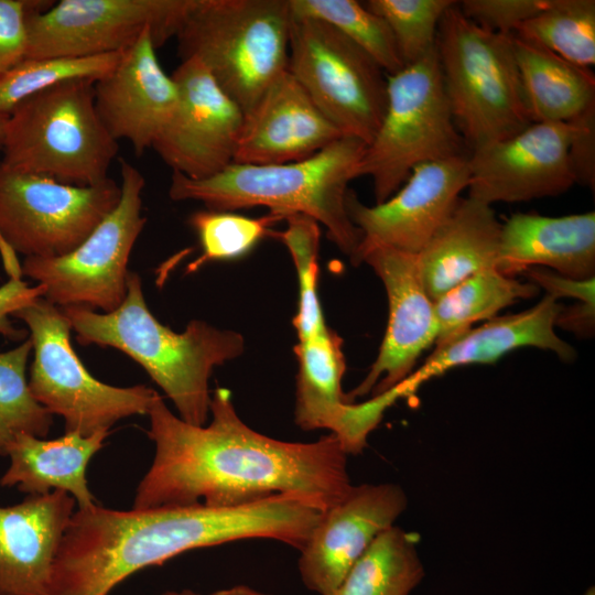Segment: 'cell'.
Masks as SVG:
<instances>
[{
    "label": "cell",
    "instance_id": "cell-1",
    "mask_svg": "<svg viewBox=\"0 0 595 595\" xmlns=\"http://www.w3.org/2000/svg\"><path fill=\"white\" fill-rule=\"evenodd\" d=\"M209 414L208 424L193 425L161 396L155 399L147 431L154 456L137 487L134 509L230 508L291 495L325 511L351 488L348 455L332 433L307 443L261 434L240 419L225 388L212 393Z\"/></svg>",
    "mask_w": 595,
    "mask_h": 595
},
{
    "label": "cell",
    "instance_id": "cell-2",
    "mask_svg": "<svg viewBox=\"0 0 595 595\" xmlns=\"http://www.w3.org/2000/svg\"><path fill=\"white\" fill-rule=\"evenodd\" d=\"M322 513L306 499L291 495L230 508L203 504L77 508L54 561L51 595H108L143 569L232 541L269 539L300 551Z\"/></svg>",
    "mask_w": 595,
    "mask_h": 595
},
{
    "label": "cell",
    "instance_id": "cell-3",
    "mask_svg": "<svg viewBox=\"0 0 595 595\" xmlns=\"http://www.w3.org/2000/svg\"><path fill=\"white\" fill-rule=\"evenodd\" d=\"M80 345L121 350L138 363L174 403L178 416L193 425L206 424L212 393L209 378L217 366L239 357L245 338L204 321H191L176 333L150 312L139 274L129 271L127 294L109 313L80 306L61 309Z\"/></svg>",
    "mask_w": 595,
    "mask_h": 595
},
{
    "label": "cell",
    "instance_id": "cell-4",
    "mask_svg": "<svg viewBox=\"0 0 595 595\" xmlns=\"http://www.w3.org/2000/svg\"><path fill=\"white\" fill-rule=\"evenodd\" d=\"M366 147L355 137L343 136L296 162H232L203 180L172 171L169 196L175 202H201L219 212L264 206L284 217L309 216L326 227L331 241L355 263L363 234L350 220L345 201L349 182L359 176Z\"/></svg>",
    "mask_w": 595,
    "mask_h": 595
},
{
    "label": "cell",
    "instance_id": "cell-5",
    "mask_svg": "<svg viewBox=\"0 0 595 595\" xmlns=\"http://www.w3.org/2000/svg\"><path fill=\"white\" fill-rule=\"evenodd\" d=\"M290 21L289 0H194L178 55L198 60L246 117L286 72Z\"/></svg>",
    "mask_w": 595,
    "mask_h": 595
},
{
    "label": "cell",
    "instance_id": "cell-6",
    "mask_svg": "<svg viewBox=\"0 0 595 595\" xmlns=\"http://www.w3.org/2000/svg\"><path fill=\"white\" fill-rule=\"evenodd\" d=\"M436 52L455 126L470 151L532 123L512 34L480 26L456 1L439 24Z\"/></svg>",
    "mask_w": 595,
    "mask_h": 595
},
{
    "label": "cell",
    "instance_id": "cell-7",
    "mask_svg": "<svg viewBox=\"0 0 595 595\" xmlns=\"http://www.w3.org/2000/svg\"><path fill=\"white\" fill-rule=\"evenodd\" d=\"M94 83L66 82L20 102L9 115L1 162L76 186L108 180L119 145L97 113Z\"/></svg>",
    "mask_w": 595,
    "mask_h": 595
},
{
    "label": "cell",
    "instance_id": "cell-8",
    "mask_svg": "<svg viewBox=\"0 0 595 595\" xmlns=\"http://www.w3.org/2000/svg\"><path fill=\"white\" fill-rule=\"evenodd\" d=\"M445 94L436 47L387 75V106L367 144L359 176H370L376 204L392 196L423 163L465 155Z\"/></svg>",
    "mask_w": 595,
    "mask_h": 595
},
{
    "label": "cell",
    "instance_id": "cell-9",
    "mask_svg": "<svg viewBox=\"0 0 595 595\" xmlns=\"http://www.w3.org/2000/svg\"><path fill=\"white\" fill-rule=\"evenodd\" d=\"M11 316L25 323L32 342L31 393L52 415L63 418L65 432H109L125 418L148 414L160 396L144 385L115 387L90 375L71 344L68 318L43 296Z\"/></svg>",
    "mask_w": 595,
    "mask_h": 595
},
{
    "label": "cell",
    "instance_id": "cell-10",
    "mask_svg": "<svg viewBox=\"0 0 595 595\" xmlns=\"http://www.w3.org/2000/svg\"><path fill=\"white\" fill-rule=\"evenodd\" d=\"M286 71L344 134L369 144L387 106V75L328 23L291 13Z\"/></svg>",
    "mask_w": 595,
    "mask_h": 595
},
{
    "label": "cell",
    "instance_id": "cell-11",
    "mask_svg": "<svg viewBox=\"0 0 595 595\" xmlns=\"http://www.w3.org/2000/svg\"><path fill=\"white\" fill-rule=\"evenodd\" d=\"M121 196L118 205L67 255L51 258L26 257L22 277L45 288L44 299L64 309L80 306L109 313L127 294L128 262L143 230L142 173L120 158Z\"/></svg>",
    "mask_w": 595,
    "mask_h": 595
},
{
    "label": "cell",
    "instance_id": "cell-12",
    "mask_svg": "<svg viewBox=\"0 0 595 595\" xmlns=\"http://www.w3.org/2000/svg\"><path fill=\"white\" fill-rule=\"evenodd\" d=\"M115 180L76 186L9 169L0 161V240L15 253H69L118 205Z\"/></svg>",
    "mask_w": 595,
    "mask_h": 595
},
{
    "label": "cell",
    "instance_id": "cell-13",
    "mask_svg": "<svg viewBox=\"0 0 595 595\" xmlns=\"http://www.w3.org/2000/svg\"><path fill=\"white\" fill-rule=\"evenodd\" d=\"M194 0H62L33 13L24 58L123 52L148 30L156 47L176 36Z\"/></svg>",
    "mask_w": 595,
    "mask_h": 595
},
{
    "label": "cell",
    "instance_id": "cell-14",
    "mask_svg": "<svg viewBox=\"0 0 595 595\" xmlns=\"http://www.w3.org/2000/svg\"><path fill=\"white\" fill-rule=\"evenodd\" d=\"M171 76L177 106L152 148L172 171L210 177L234 162L245 113L198 60L181 61Z\"/></svg>",
    "mask_w": 595,
    "mask_h": 595
},
{
    "label": "cell",
    "instance_id": "cell-15",
    "mask_svg": "<svg viewBox=\"0 0 595 595\" xmlns=\"http://www.w3.org/2000/svg\"><path fill=\"white\" fill-rule=\"evenodd\" d=\"M570 122H532L468 154V197L488 205L556 196L576 183Z\"/></svg>",
    "mask_w": 595,
    "mask_h": 595
},
{
    "label": "cell",
    "instance_id": "cell-16",
    "mask_svg": "<svg viewBox=\"0 0 595 595\" xmlns=\"http://www.w3.org/2000/svg\"><path fill=\"white\" fill-rule=\"evenodd\" d=\"M468 183L465 154L415 166L392 196L375 206L365 205L348 190L347 214L363 234L358 251L383 246L418 255L448 218Z\"/></svg>",
    "mask_w": 595,
    "mask_h": 595
},
{
    "label": "cell",
    "instance_id": "cell-17",
    "mask_svg": "<svg viewBox=\"0 0 595 595\" xmlns=\"http://www.w3.org/2000/svg\"><path fill=\"white\" fill-rule=\"evenodd\" d=\"M372 268L383 283L388 304V325L378 356L364 380L347 400L386 392L413 371L422 353L435 345L439 334L434 303L428 295L419 273L416 255L383 246L358 251L355 264Z\"/></svg>",
    "mask_w": 595,
    "mask_h": 595
},
{
    "label": "cell",
    "instance_id": "cell-18",
    "mask_svg": "<svg viewBox=\"0 0 595 595\" xmlns=\"http://www.w3.org/2000/svg\"><path fill=\"white\" fill-rule=\"evenodd\" d=\"M298 360L294 421L303 431L328 430L347 455L360 454L387 409L404 391L398 385L365 402L347 400L342 389L346 369L343 339L329 328L294 346Z\"/></svg>",
    "mask_w": 595,
    "mask_h": 595
},
{
    "label": "cell",
    "instance_id": "cell-19",
    "mask_svg": "<svg viewBox=\"0 0 595 595\" xmlns=\"http://www.w3.org/2000/svg\"><path fill=\"white\" fill-rule=\"evenodd\" d=\"M408 498L393 483L353 485L344 498L323 511L299 551L303 585L331 595L377 537L394 526Z\"/></svg>",
    "mask_w": 595,
    "mask_h": 595
},
{
    "label": "cell",
    "instance_id": "cell-20",
    "mask_svg": "<svg viewBox=\"0 0 595 595\" xmlns=\"http://www.w3.org/2000/svg\"><path fill=\"white\" fill-rule=\"evenodd\" d=\"M95 107L116 140H128L141 155L172 118L178 90L161 67L151 31L121 53L117 66L94 83Z\"/></svg>",
    "mask_w": 595,
    "mask_h": 595
},
{
    "label": "cell",
    "instance_id": "cell-21",
    "mask_svg": "<svg viewBox=\"0 0 595 595\" xmlns=\"http://www.w3.org/2000/svg\"><path fill=\"white\" fill-rule=\"evenodd\" d=\"M343 136L286 71L245 117L234 162L261 165L296 162Z\"/></svg>",
    "mask_w": 595,
    "mask_h": 595
},
{
    "label": "cell",
    "instance_id": "cell-22",
    "mask_svg": "<svg viewBox=\"0 0 595 595\" xmlns=\"http://www.w3.org/2000/svg\"><path fill=\"white\" fill-rule=\"evenodd\" d=\"M75 505L68 494L53 490L0 507V595H51L54 561Z\"/></svg>",
    "mask_w": 595,
    "mask_h": 595
},
{
    "label": "cell",
    "instance_id": "cell-23",
    "mask_svg": "<svg viewBox=\"0 0 595 595\" xmlns=\"http://www.w3.org/2000/svg\"><path fill=\"white\" fill-rule=\"evenodd\" d=\"M562 305L545 295L534 306L506 316H496L485 324L435 345L423 365L402 381L408 394L431 378L447 370L472 364H494L521 347H537L554 353L564 361L574 360V348L555 333Z\"/></svg>",
    "mask_w": 595,
    "mask_h": 595
},
{
    "label": "cell",
    "instance_id": "cell-24",
    "mask_svg": "<svg viewBox=\"0 0 595 595\" xmlns=\"http://www.w3.org/2000/svg\"><path fill=\"white\" fill-rule=\"evenodd\" d=\"M496 268L508 277L547 268L575 280L595 278V213L511 215L501 224Z\"/></svg>",
    "mask_w": 595,
    "mask_h": 595
},
{
    "label": "cell",
    "instance_id": "cell-25",
    "mask_svg": "<svg viewBox=\"0 0 595 595\" xmlns=\"http://www.w3.org/2000/svg\"><path fill=\"white\" fill-rule=\"evenodd\" d=\"M500 229L490 205L468 196L459 198L416 255L422 284L433 302L468 277L497 267Z\"/></svg>",
    "mask_w": 595,
    "mask_h": 595
},
{
    "label": "cell",
    "instance_id": "cell-26",
    "mask_svg": "<svg viewBox=\"0 0 595 595\" xmlns=\"http://www.w3.org/2000/svg\"><path fill=\"white\" fill-rule=\"evenodd\" d=\"M108 435L107 431L87 436L65 432L60 437L45 440L18 433L8 448L10 465L0 485L15 486L28 495L61 490L74 498L77 508L94 506L98 502L88 488L86 469Z\"/></svg>",
    "mask_w": 595,
    "mask_h": 595
},
{
    "label": "cell",
    "instance_id": "cell-27",
    "mask_svg": "<svg viewBox=\"0 0 595 595\" xmlns=\"http://www.w3.org/2000/svg\"><path fill=\"white\" fill-rule=\"evenodd\" d=\"M512 44L532 122H569L595 105L591 68L574 65L515 34Z\"/></svg>",
    "mask_w": 595,
    "mask_h": 595
},
{
    "label": "cell",
    "instance_id": "cell-28",
    "mask_svg": "<svg viewBox=\"0 0 595 595\" xmlns=\"http://www.w3.org/2000/svg\"><path fill=\"white\" fill-rule=\"evenodd\" d=\"M423 576L416 538L392 526L377 537L331 595H410Z\"/></svg>",
    "mask_w": 595,
    "mask_h": 595
},
{
    "label": "cell",
    "instance_id": "cell-29",
    "mask_svg": "<svg viewBox=\"0 0 595 595\" xmlns=\"http://www.w3.org/2000/svg\"><path fill=\"white\" fill-rule=\"evenodd\" d=\"M539 288L505 275L496 268L482 270L448 290L434 303L439 326L435 345L489 321L518 300L537 295Z\"/></svg>",
    "mask_w": 595,
    "mask_h": 595
},
{
    "label": "cell",
    "instance_id": "cell-30",
    "mask_svg": "<svg viewBox=\"0 0 595 595\" xmlns=\"http://www.w3.org/2000/svg\"><path fill=\"white\" fill-rule=\"evenodd\" d=\"M584 68L595 64V1L549 0L512 33Z\"/></svg>",
    "mask_w": 595,
    "mask_h": 595
},
{
    "label": "cell",
    "instance_id": "cell-31",
    "mask_svg": "<svg viewBox=\"0 0 595 595\" xmlns=\"http://www.w3.org/2000/svg\"><path fill=\"white\" fill-rule=\"evenodd\" d=\"M291 13L324 21L364 50L386 73L404 67L386 21L355 0H289Z\"/></svg>",
    "mask_w": 595,
    "mask_h": 595
},
{
    "label": "cell",
    "instance_id": "cell-32",
    "mask_svg": "<svg viewBox=\"0 0 595 595\" xmlns=\"http://www.w3.org/2000/svg\"><path fill=\"white\" fill-rule=\"evenodd\" d=\"M121 53L23 58L0 76V112L10 115L24 99L66 82H96L117 66Z\"/></svg>",
    "mask_w": 595,
    "mask_h": 595
},
{
    "label": "cell",
    "instance_id": "cell-33",
    "mask_svg": "<svg viewBox=\"0 0 595 595\" xmlns=\"http://www.w3.org/2000/svg\"><path fill=\"white\" fill-rule=\"evenodd\" d=\"M33 350L30 338L17 347L0 351V456L18 433L45 437L51 430L53 415L32 396L25 370Z\"/></svg>",
    "mask_w": 595,
    "mask_h": 595
},
{
    "label": "cell",
    "instance_id": "cell-34",
    "mask_svg": "<svg viewBox=\"0 0 595 595\" xmlns=\"http://www.w3.org/2000/svg\"><path fill=\"white\" fill-rule=\"evenodd\" d=\"M284 230L272 231L289 250L298 274L299 303L293 318L299 342L327 331L317 294L318 248L321 230L318 223L302 215H289Z\"/></svg>",
    "mask_w": 595,
    "mask_h": 595
},
{
    "label": "cell",
    "instance_id": "cell-35",
    "mask_svg": "<svg viewBox=\"0 0 595 595\" xmlns=\"http://www.w3.org/2000/svg\"><path fill=\"white\" fill-rule=\"evenodd\" d=\"M285 217L271 213L251 218L230 212L197 210L188 217L201 247V256L186 267V273L197 271L212 261L239 258L250 251L259 240L272 235L270 227Z\"/></svg>",
    "mask_w": 595,
    "mask_h": 595
},
{
    "label": "cell",
    "instance_id": "cell-36",
    "mask_svg": "<svg viewBox=\"0 0 595 595\" xmlns=\"http://www.w3.org/2000/svg\"><path fill=\"white\" fill-rule=\"evenodd\" d=\"M453 0H368L364 4L381 17L394 39L403 65L436 47L439 24Z\"/></svg>",
    "mask_w": 595,
    "mask_h": 595
},
{
    "label": "cell",
    "instance_id": "cell-37",
    "mask_svg": "<svg viewBox=\"0 0 595 595\" xmlns=\"http://www.w3.org/2000/svg\"><path fill=\"white\" fill-rule=\"evenodd\" d=\"M54 1L0 0V76L25 57L30 17Z\"/></svg>",
    "mask_w": 595,
    "mask_h": 595
},
{
    "label": "cell",
    "instance_id": "cell-38",
    "mask_svg": "<svg viewBox=\"0 0 595 595\" xmlns=\"http://www.w3.org/2000/svg\"><path fill=\"white\" fill-rule=\"evenodd\" d=\"M549 0H464L457 2L465 17L483 28L512 34L524 21L545 8Z\"/></svg>",
    "mask_w": 595,
    "mask_h": 595
},
{
    "label": "cell",
    "instance_id": "cell-39",
    "mask_svg": "<svg viewBox=\"0 0 595 595\" xmlns=\"http://www.w3.org/2000/svg\"><path fill=\"white\" fill-rule=\"evenodd\" d=\"M572 134L569 158L576 183L595 186V105L569 121Z\"/></svg>",
    "mask_w": 595,
    "mask_h": 595
},
{
    "label": "cell",
    "instance_id": "cell-40",
    "mask_svg": "<svg viewBox=\"0 0 595 595\" xmlns=\"http://www.w3.org/2000/svg\"><path fill=\"white\" fill-rule=\"evenodd\" d=\"M9 277V281L0 286V335L22 343L29 332L17 327L10 316L35 299L44 296L45 288L42 284L30 286L22 280L21 272H11Z\"/></svg>",
    "mask_w": 595,
    "mask_h": 595
},
{
    "label": "cell",
    "instance_id": "cell-41",
    "mask_svg": "<svg viewBox=\"0 0 595 595\" xmlns=\"http://www.w3.org/2000/svg\"><path fill=\"white\" fill-rule=\"evenodd\" d=\"M524 274L534 285L544 289L547 295L555 300L572 298L578 302L595 304V278L575 280L543 268H530Z\"/></svg>",
    "mask_w": 595,
    "mask_h": 595
},
{
    "label": "cell",
    "instance_id": "cell-42",
    "mask_svg": "<svg viewBox=\"0 0 595 595\" xmlns=\"http://www.w3.org/2000/svg\"><path fill=\"white\" fill-rule=\"evenodd\" d=\"M566 329L581 337H591L595 326V304L578 302L570 307H561L555 327Z\"/></svg>",
    "mask_w": 595,
    "mask_h": 595
},
{
    "label": "cell",
    "instance_id": "cell-43",
    "mask_svg": "<svg viewBox=\"0 0 595 595\" xmlns=\"http://www.w3.org/2000/svg\"><path fill=\"white\" fill-rule=\"evenodd\" d=\"M209 595H271L248 585H235L227 588L217 589Z\"/></svg>",
    "mask_w": 595,
    "mask_h": 595
},
{
    "label": "cell",
    "instance_id": "cell-44",
    "mask_svg": "<svg viewBox=\"0 0 595 595\" xmlns=\"http://www.w3.org/2000/svg\"><path fill=\"white\" fill-rule=\"evenodd\" d=\"M8 119H9L8 113L0 112V152H2V148H3Z\"/></svg>",
    "mask_w": 595,
    "mask_h": 595
},
{
    "label": "cell",
    "instance_id": "cell-45",
    "mask_svg": "<svg viewBox=\"0 0 595 595\" xmlns=\"http://www.w3.org/2000/svg\"><path fill=\"white\" fill-rule=\"evenodd\" d=\"M161 595H199L191 589H182V591H167L164 592Z\"/></svg>",
    "mask_w": 595,
    "mask_h": 595
}]
</instances>
